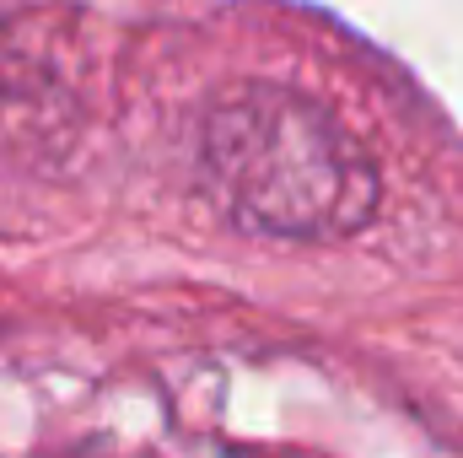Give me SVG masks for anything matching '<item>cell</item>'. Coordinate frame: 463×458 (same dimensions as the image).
<instances>
[{
	"label": "cell",
	"instance_id": "1",
	"mask_svg": "<svg viewBox=\"0 0 463 458\" xmlns=\"http://www.w3.org/2000/svg\"><path fill=\"white\" fill-rule=\"evenodd\" d=\"M200 184L232 227L286 243H340L383 205L361 135L286 81H242L205 109Z\"/></svg>",
	"mask_w": 463,
	"mask_h": 458
}]
</instances>
